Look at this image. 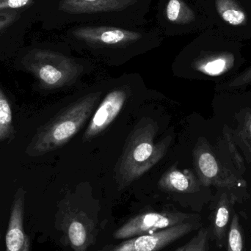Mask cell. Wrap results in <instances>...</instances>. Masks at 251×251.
<instances>
[{"instance_id": "cell-1", "label": "cell", "mask_w": 251, "mask_h": 251, "mask_svg": "<svg viewBox=\"0 0 251 251\" xmlns=\"http://www.w3.org/2000/svg\"><path fill=\"white\" fill-rule=\"evenodd\" d=\"M152 0H44L38 22L47 30L81 24L143 26Z\"/></svg>"}, {"instance_id": "cell-2", "label": "cell", "mask_w": 251, "mask_h": 251, "mask_svg": "<svg viewBox=\"0 0 251 251\" xmlns=\"http://www.w3.org/2000/svg\"><path fill=\"white\" fill-rule=\"evenodd\" d=\"M63 30V36L69 44L101 54L132 53L156 47L163 39L156 26L81 24Z\"/></svg>"}, {"instance_id": "cell-3", "label": "cell", "mask_w": 251, "mask_h": 251, "mask_svg": "<svg viewBox=\"0 0 251 251\" xmlns=\"http://www.w3.org/2000/svg\"><path fill=\"white\" fill-rule=\"evenodd\" d=\"M157 131V125L151 119H143L134 127L116 168V178L119 188H125L138 179L164 157L171 137H165L155 143Z\"/></svg>"}, {"instance_id": "cell-4", "label": "cell", "mask_w": 251, "mask_h": 251, "mask_svg": "<svg viewBox=\"0 0 251 251\" xmlns=\"http://www.w3.org/2000/svg\"><path fill=\"white\" fill-rule=\"evenodd\" d=\"M16 57L22 68L47 89L72 85L84 69L79 60L56 47L44 44L24 47Z\"/></svg>"}, {"instance_id": "cell-5", "label": "cell", "mask_w": 251, "mask_h": 251, "mask_svg": "<svg viewBox=\"0 0 251 251\" xmlns=\"http://www.w3.org/2000/svg\"><path fill=\"white\" fill-rule=\"evenodd\" d=\"M100 96L101 92L88 94L65 109L35 134L26 154L41 156L66 144L88 120Z\"/></svg>"}, {"instance_id": "cell-6", "label": "cell", "mask_w": 251, "mask_h": 251, "mask_svg": "<svg viewBox=\"0 0 251 251\" xmlns=\"http://www.w3.org/2000/svg\"><path fill=\"white\" fill-rule=\"evenodd\" d=\"M203 0H159L156 27L165 36L186 35L206 25Z\"/></svg>"}, {"instance_id": "cell-7", "label": "cell", "mask_w": 251, "mask_h": 251, "mask_svg": "<svg viewBox=\"0 0 251 251\" xmlns=\"http://www.w3.org/2000/svg\"><path fill=\"white\" fill-rule=\"evenodd\" d=\"M56 226L63 233L62 241L74 251H88L97 237V222L85 211L70 205L57 212Z\"/></svg>"}, {"instance_id": "cell-8", "label": "cell", "mask_w": 251, "mask_h": 251, "mask_svg": "<svg viewBox=\"0 0 251 251\" xmlns=\"http://www.w3.org/2000/svg\"><path fill=\"white\" fill-rule=\"evenodd\" d=\"M40 11L0 12V60L16 57L24 48L32 25L38 22Z\"/></svg>"}, {"instance_id": "cell-9", "label": "cell", "mask_w": 251, "mask_h": 251, "mask_svg": "<svg viewBox=\"0 0 251 251\" xmlns=\"http://www.w3.org/2000/svg\"><path fill=\"white\" fill-rule=\"evenodd\" d=\"M191 217L181 212H149L131 218L114 233L116 240H128L138 236L152 234L190 221Z\"/></svg>"}, {"instance_id": "cell-10", "label": "cell", "mask_w": 251, "mask_h": 251, "mask_svg": "<svg viewBox=\"0 0 251 251\" xmlns=\"http://www.w3.org/2000/svg\"><path fill=\"white\" fill-rule=\"evenodd\" d=\"M196 223L187 221L152 234L126 240L110 251H159L197 228Z\"/></svg>"}, {"instance_id": "cell-11", "label": "cell", "mask_w": 251, "mask_h": 251, "mask_svg": "<svg viewBox=\"0 0 251 251\" xmlns=\"http://www.w3.org/2000/svg\"><path fill=\"white\" fill-rule=\"evenodd\" d=\"M194 159L196 171L203 185L231 188L237 184L236 177L219 163L206 143L197 145Z\"/></svg>"}, {"instance_id": "cell-12", "label": "cell", "mask_w": 251, "mask_h": 251, "mask_svg": "<svg viewBox=\"0 0 251 251\" xmlns=\"http://www.w3.org/2000/svg\"><path fill=\"white\" fill-rule=\"evenodd\" d=\"M127 97L126 91L122 88L113 90L106 96L93 116L84 134L85 141L92 140L111 125L122 111Z\"/></svg>"}, {"instance_id": "cell-13", "label": "cell", "mask_w": 251, "mask_h": 251, "mask_svg": "<svg viewBox=\"0 0 251 251\" xmlns=\"http://www.w3.org/2000/svg\"><path fill=\"white\" fill-rule=\"evenodd\" d=\"M25 191L19 188L10 209L5 236V251H31L30 240L25 230Z\"/></svg>"}, {"instance_id": "cell-14", "label": "cell", "mask_w": 251, "mask_h": 251, "mask_svg": "<svg viewBox=\"0 0 251 251\" xmlns=\"http://www.w3.org/2000/svg\"><path fill=\"white\" fill-rule=\"evenodd\" d=\"M235 203L234 196L227 193H223L220 198L214 215L213 230L214 237L218 248L224 247L226 241L227 230L230 223V217L233 206Z\"/></svg>"}, {"instance_id": "cell-15", "label": "cell", "mask_w": 251, "mask_h": 251, "mask_svg": "<svg viewBox=\"0 0 251 251\" xmlns=\"http://www.w3.org/2000/svg\"><path fill=\"white\" fill-rule=\"evenodd\" d=\"M159 189L174 193H193L198 189L194 176L191 172L181 171L172 167L170 168L158 183Z\"/></svg>"}, {"instance_id": "cell-16", "label": "cell", "mask_w": 251, "mask_h": 251, "mask_svg": "<svg viewBox=\"0 0 251 251\" xmlns=\"http://www.w3.org/2000/svg\"><path fill=\"white\" fill-rule=\"evenodd\" d=\"M13 132V113L5 94L0 89V140H4Z\"/></svg>"}, {"instance_id": "cell-17", "label": "cell", "mask_w": 251, "mask_h": 251, "mask_svg": "<svg viewBox=\"0 0 251 251\" xmlns=\"http://www.w3.org/2000/svg\"><path fill=\"white\" fill-rule=\"evenodd\" d=\"M227 251H244V241L240 218L237 214L233 216L229 226Z\"/></svg>"}, {"instance_id": "cell-18", "label": "cell", "mask_w": 251, "mask_h": 251, "mask_svg": "<svg viewBox=\"0 0 251 251\" xmlns=\"http://www.w3.org/2000/svg\"><path fill=\"white\" fill-rule=\"evenodd\" d=\"M44 0H0V12L41 10Z\"/></svg>"}, {"instance_id": "cell-19", "label": "cell", "mask_w": 251, "mask_h": 251, "mask_svg": "<svg viewBox=\"0 0 251 251\" xmlns=\"http://www.w3.org/2000/svg\"><path fill=\"white\" fill-rule=\"evenodd\" d=\"M209 251V231L201 228L188 243L175 251Z\"/></svg>"}, {"instance_id": "cell-20", "label": "cell", "mask_w": 251, "mask_h": 251, "mask_svg": "<svg viewBox=\"0 0 251 251\" xmlns=\"http://www.w3.org/2000/svg\"><path fill=\"white\" fill-rule=\"evenodd\" d=\"M199 70L209 75H217L222 73L226 68V62L224 59L218 58L208 60L207 62L197 61Z\"/></svg>"}, {"instance_id": "cell-21", "label": "cell", "mask_w": 251, "mask_h": 251, "mask_svg": "<svg viewBox=\"0 0 251 251\" xmlns=\"http://www.w3.org/2000/svg\"><path fill=\"white\" fill-rule=\"evenodd\" d=\"M221 14L227 23L232 25H240L246 21V15L242 10L235 8L232 5L221 8Z\"/></svg>"}, {"instance_id": "cell-22", "label": "cell", "mask_w": 251, "mask_h": 251, "mask_svg": "<svg viewBox=\"0 0 251 251\" xmlns=\"http://www.w3.org/2000/svg\"><path fill=\"white\" fill-rule=\"evenodd\" d=\"M239 134L240 136V139H241V143L243 144L245 152L246 154L251 156V113L246 117Z\"/></svg>"}, {"instance_id": "cell-23", "label": "cell", "mask_w": 251, "mask_h": 251, "mask_svg": "<svg viewBox=\"0 0 251 251\" xmlns=\"http://www.w3.org/2000/svg\"><path fill=\"white\" fill-rule=\"evenodd\" d=\"M1 232H0V239H1Z\"/></svg>"}]
</instances>
